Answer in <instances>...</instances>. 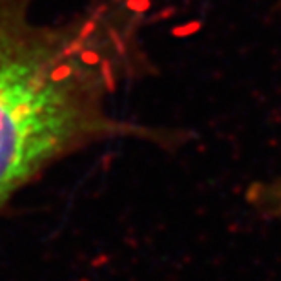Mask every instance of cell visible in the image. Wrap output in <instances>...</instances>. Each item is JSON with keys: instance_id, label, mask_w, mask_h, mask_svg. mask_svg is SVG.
I'll use <instances>...</instances> for the list:
<instances>
[{"instance_id": "6da1fadb", "label": "cell", "mask_w": 281, "mask_h": 281, "mask_svg": "<svg viewBox=\"0 0 281 281\" xmlns=\"http://www.w3.org/2000/svg\"><path fill=\"white\" fill-rule=\"evenodd\" d=\"M146 0H86L38 20L35 0H0V206L93 146L157 139L117 110L146 64Z\"/></svg>"}, {"instance_id": "7a4b0ae2", "label": "cell", "mask_w": 281, "mask_h": 281, "mask_svg": "<svg viewBox=\"0 0 281 281\" xmlns=\"http://www.w3.org/2000/svg\"><path fill=\"white\" fill-rule=\"evenodd\" d=\"M247 199L261 217L281 229V170L254 183L247 192Z\"/></svg>"}, {"instance_id": "3957f363", "label": "cell", "mask_w": 281, "mask_h": 281, "mask_svg": "<svg viewBox=\"0 0 281 281\" xmlns=\"http://www.w3.org/2000/svg\"><path fill=\"white\" fill-rule=\"evenodd\" d=\"M276 4H277V6H279V8H281V0H276Z\"/></svg>"}]
</instances>
